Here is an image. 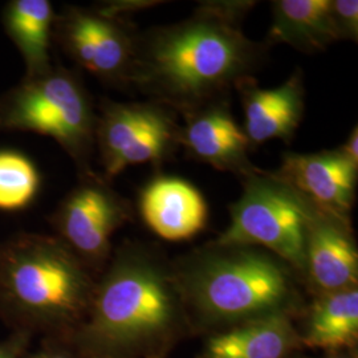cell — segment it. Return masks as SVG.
<instances>
[{
  "label": "cell",
  "instance_id": "cell-9",
  "mask_svg": "<svg viewBox=\"0 0 358 358\" xmlns=\"http://www.w3.org/2000/svg\"><path fill=\"white\" fill-rule=\"evenodd\" d=\"M358 251L350 217L315 203L303 284L315 296L357 288Z\"/></svg>",
  "mask_w": 358,
  "mask_h": 358
},
{
  "label": "cell",
  "instance_id": "cell-14",
  "mask_svg": "<svg viewBox=\"0 0 358 358\" xmlns=\"http://www.w3.org/2000/svg\"><path fill=\"white\" fill-rule=\"evenodd\" d=\"M236 90L243 106L244 133L252 146L271 140L291 141L304 115L306 92L301 71H296L276 88H260L251 77Z\"/></svg>",
  "mask_w": 358,
  "mask_h": 358
},
{
  "label": "cell",
  "instance_id": "cell-16",
  "mask_svg": "<svg viewBox=\"0 0 358 358\" xmlns=\"http://www.w3.org/2000/svg\"><path fill=\"white\" fill-rule=\"evenodd\" d=\"M332 0H275L267 47L288 44L306 53L324 51L338 41Z\"/></svg>",
  "mask_w": 358,
  "mask_h": 358
},
{
  "label": "cell",
  "instance_id": "cell-7",
  "mask_svg": "<svg viewBox=\"0 0 358 358\" xmlns=\"http://www.w3.org/2000/svg\"><path fill=\"white\" fill-rule=\"evenodd\" d=\"M180 129L177 113L165 105L109 103L97 128L106 178L129 166L166 161L180 146Z\"/></svg>",
  "mask_w": 358,
  "mask_h": 358
},
{
  "label": "cell",
  "instance_id": "cell-2",
  "mask_svg": "<svg viewBox=\"0 0 358 358\" xmlns=\"http://www.w3.org/2000/svg\"><path fill=\"white\" fill-rule=\"evenodd\" d=\"M190 333L171 263L134 243L117 252L65 345L84 358H166Z\"/></svg>",
  "mask_w": 358,
  "mask_h": 358
},
{
  "label": "cell",
  "instance_id": "cell-23",
  "mask_svg": "<svg viewBox=\"0 0 358 358\" xmlns=\"http://www.w3.org/2000/svg\"><path fill=\"white\" fill-rule=\"evenodd\" d=\"M337 150L345 157L346 159L358 167V128L357 125L352 129L346 141L337 148Z\"/></svg>",
  "mask_w": 358,
  "mask_h": 358
},
{
  "label": "cell",
  "instance_id": "cell-19",
  "mask_svg": "<svg viewBox=\"0 0 358 358\" xmlns=\"http://www.w3.org/2000/svg\"><path fill=\"white\" fill-rule=\"evenodd\" d=\"M38 185V170L27 157L0 152V210L24 208L35 198Z\"/></svg>",
  "mask_w": 358,
  "mask_h": 358
},
{
  "label": "cell",
  "instance_id": "cell-3",
  "mask_svg": "<svg viewBox=\"0 0 358 358\" xmlns=\"http://www.w3.org/2000/svg\"><path fill=\"white\" fill-rule=\"evenodd\" d=\"M194 332H222L303 308L300 276L264 248L206 244L171 263Z\"/></svg>",
  "mask_w": 358,
  "mask_h": 358
},
{
  "label": "cell",
  "instance_id": "cell-21",
  "mask_svg": "<svg viewBox=\"0 0 358 358\" xmlns=\"http://www.w3.org/2000/svg\"><path fill=\"white\" fill-rule=\"evenodd\" d=\"M31 336V333L16 331L6 341L0 343V358L24 357Z\"/></svg>",
  "mask_w": 358,
  "mask_h": 358
},
{
  "label": "cell",
  "instance_id": "cell-12",
  "mask_svg": "<svg viewBox=\"0 0 358 358\" xmlns=\"http://www.w3.org/2000/svg\"><path fill=\"white\" fill-rule=\"evenodd\" d=\"M275 173L313 203L350 217L358 167L337 149L319 153H285L280 169Z\"/></svg>",
  "mask_w": 358,
  "mask_h": 358
},
{
  "label": "cell",
  "instance_id": "cell-13",
  "mask_svg": "<svg viewBox=\"0 0 358 358\" xmlns=\"http://www.w3.org/2000/svg\"><path fill=\"white\" fill-rule=\"evenodd\" d=\"M140 214L145 224L167 242L189 241L205 230L208 206L194 185L171 176H158L140 192Z\"/></svg>",
  "mask_w": 358,
  "mask_h": 358
},
{
  "label": "cell",
  "instance_id": "cell-17",
  "mask_svg": "<svg viewBox=\"0 0 358 358\" xmlns=\"http://www.w3.org/2000/svg\"><path fill=\"white\" fill-rule=\"evenodd\" d=\"M300 338L301 345L325 350L328 355L356 350L357 288L315 296Z\"/></svg>",
  "mask_w": 358,
  "mask_h": 358
},
{
  "label": "cell",
  "instance_id": "cell-5",
  "mask_svg": "<svg viewBox=\"0 0 358 358\" xmlns=\"http://www.w3.org/2000/svg\"><path fill=\"white\" fill-rule=\"evenodd\" d=\"M313 207L276 173L256 169L243 178V192L230 206V224L214 242L264 248L291 266L303 282Z\"/></svg>",
  "mask_w": 358,
  "mask_h": 358
},
{
  "label": "cell",
  "instance_id": "cell-6",
  "mask_svg": "<svg viewBox=\"0 0 358 358\" xmlns=\"http://www.w3.org/2000/svg\"><path fill=\"white\" fill-rule=\"evenodd\" d=\"M1 124L52 137L76 158L88 152L94 133L87 93L65 72L44 75L24 87L6 109Z\"/></svg>",
  "mask_w": 358,
  "mask_h": 358
},
{
  "label": "cell",
  "instance_id": "cell-10",
  "mask_svg": "<svg viewBox=\"0 0 358 358\" xmlns=\"http://www.w3.org/2000/svg\"><path fill=\"white\" fill-rule=\"evenodd\" d=\"M66 48L77 63L96 76L128 80L136 40L115 16L103 13L72 11L64 24Z\"/></svg>",
  "mask_w": 358,
  "mask_h": 358
},
{
  "label": "cell",
  "instance_id": "cell-8",
  "mask_svg": "<svg viewBox=\"0 0 358 358\" xmlns=\"http://www.w3.org/2000/svg\"><path fill=\"white\" fill-rule=\"evenodd\" d=\"M130 217L128 203L97 180L80 185L65 199L57 226L64 242L84 263H100L110 241Z\"/></svg>",
  "mask_w": 358,
  "mask_h": 358
},
{
  "label": "cell",
  "instance_id": "cell-4",
  "mask_svg": "<svg viewBox=\"0 0 358 358\" xmlns=\"http://www.w3.org/2000/svg\"><path fill=\"white\" fill-rule=\"evenodd\" d=\"M96 284L62 239L23 236L0 254V304L16 331L65 341L88 316Z\"/></svg>",
  "mask_w": 358,
  "mask_h": 358
},
{
  "label": "cell",
  "instance_id": "cell-1",
  "mask_svg": "<svg viewBox=\"0 0 358 358\" xmlns=\"http://www.w3.org/2000/svg\"><path fill=\"white\" fill-rule=\"evenodd\" d=\"M256 1H205L190 17L146 31L136 40L127 83L149 101L183 115L254 77L267 45L247 38L242 19Z\"/></svg>",
  "mask_w": 358,
  "mask_h": 358
},
{
  "label": "cell",
  "instance_id": "cell-22",
  "mask_svg": "<svg viewBox=\"0 0 358 358\" xmlns=\"http://www.w3.org/2000/svg\"><path fill=\"white\" fill-rule=\"evenodd\" d=\"M24 358H76V355L72 352L71 348L64 344L51 343L50 345L41 348L38 352L24 356Z\"/></svg>",
  "mask_w": 358,
  "mask_h": 358
},
{
  "label": "cell",
  "instance_id": "cell-11",
  "mask_svg": "<svg viewBox=\"0 0 358 358\" xmlns=\"http://www.w3.org/2000/svg\"><path fill=\"white\" fill-rule=\"evenodd\" d=\"M185 118L180 146L192 158L242 179L257 169L250 159L252 145L235 121L226 100L208 103Z\"/></svg>",
  "mask_w": 358,
  "mask_h": 358
},
{
  "label": "cell",
  "instance_id": "cell-18",
  "mask_svg": "<svg viewBox=\"0 0 358 358\" xmlns=\"http://www.w3.org/2000/svg\"><path fill=\"white\" fill-rule=\"evenodd\" d=\"M52 6L47 0H16L6 13V26L32 73L48 66Z\"/></svg>",
  "mask_w": 358,
  "mask_h": 358
},
{
  "label": "cell",
  "instance_id": "cell-15",
  "mask_svg": "<svg viewBox=\"0 0 358 358\" xmlns=\"http://www.w3.org/2000/svg\"><path fill=\"white\" fill-rule=\"evenodd\" d=\"M301 348L292 317L276 315L210 334L199 358H291Z\"/></svg>",
  "mask_w": 358,
  "mask_h": 358
},
{
  "label": "cell",
  "instance_id": "cell-20",
  "mask_svg": "<svg viewBox=\"0 0 358 358\" xmlns=\"http://www.w3.org/2000/svg\"><path fill=\"white\" fill-rule=\"evenodd\" d=\"M332 16L338 38L357 41V0H332Z\"/></svg>",
  "mask_w": 358,
  "mask_h": 358
},
{
  "label": "cell",
  "instance_id": "cell-24",
  "mask_svg": "<svg viewBox=\"0 0 358 358\" xmlns=\"http://www.w3.org/2000/svg\"><path fill=\"white\" fill-rule=\"evenodd\" d=\"M325 358H357V355H356V350H348V352L332 353Z\"/></svg>",
  "mask_w": 358,
  "mask_h": 358
}]
</instances>
